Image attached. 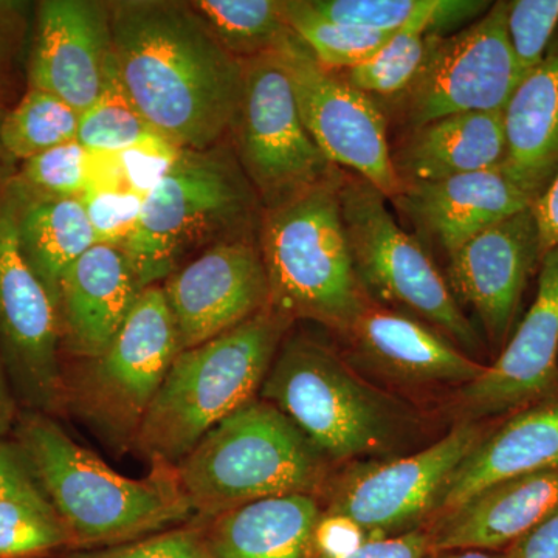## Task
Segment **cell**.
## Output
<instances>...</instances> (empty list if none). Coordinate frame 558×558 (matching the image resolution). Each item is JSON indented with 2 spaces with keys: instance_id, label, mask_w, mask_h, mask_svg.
I'll return each instance as SVG.
<instances>
[{
  "instance_id": "6da1fadb",
  "label": "cell",
  "mask_w": 558,
  "mask_h": 558,
  "mask_svg": "<svg viewBox=\"0 0 558 558\" xmlns=\"http://www.w3.org/2000/svg\"><path fill=\"white\" fill-rule=\"evenodd\" d=\"M113 62L143 119L182 149L218 146L242 92V61L223 49L190 3H109Z\"/></svg>"
},
{
  "instance_id": "7a4b0ae2",
  "label": "cell",
  "mask_w": 558,
  "mask_h": 558,
  "mask_svg": "<svg viewBox=\"0 0 558 558\" xmlns=\"http://www.w3.org/2000/svg\"><path fill=\"white\" fill-rule=\"evenodd\" d=\"M11 439L64 521L72 553L124 545L182 526L193 517L175 465L150 462L146 478H128L39 411L21 410Z\"/></svg>"
},
{
  "instance_id": "3957f363",
  "label": "cell",
  "mask_w": 558,
  "mask_h": 558,
  "mask_svg": "<svg viewBox=\"0 0 558 558\" xmlns=\"http://www.w3.org/2000/svg\"><path fill=\"white\" fill-rule=\"evenodd\" d=\"M259 391L330 461L391 458L421 428L409 403L363 379L348 357L307 333L282 341Z\"/></svg>"
},
{
  "instance_id": "277c9868",
  "label": "cell",
  "mask_w": 558,
  "mask_h": 558,
  "mask_svg": "<svg viewBox=\"0 0 558 558\" xmlns=\"http://www.w3.org/2000/svg\"><path fill=\"white\" fill-rule=\"evenodd\" d=\"M292 319L269 306L240 326L183 349L150 402L132 449L178 465L205 435L263 387Z\"/></svg>"
},
{
  "instance_id": "5b68a950",
  "label": "cell",
  "mask_w": 558,
  "mask_h": 558,
  "mask_svg": "<svg viewBox=\"0 0 558 558\" xmlns=\"http://www.w3.org/2000/svg\"><path fill=\"white\" fill-rule=\"evenodd\" d=\"M347 171L264 208L258 247L270 306L289 319H311L343 333L371 299L355 271L340 190Z\"/></svg>"
},
{
  "instance_id": "8992f818",
  "label": "cell",
  "mask_w": 558,
  "mask_h": 558,
  "mask_svg": "<svg viewBox=\"0 0 558 558\" xmlns=\"http://www.w3.org/2000/svg\"><path fill=\"white\" fill-rule=\"evenodd\" d=\"M326 459L277 407L255 400L209 429L179 462L180 486L197 523L260 499L315 495Z\"/></svg>"
},
{
  "instance_id": "52a82bcc",
  "label": "cell",
  "mask_w": 558,
  "mask_h": 558,
  "mask_svg": "<svg viewBox=\"0 0 558 558\" xmlns=\"http://www.w3.org/2000/svg\"><path fill=\"white\" fill-rule=\"evenodd\" d=\"M259 208L234 150L183 149L170 174L143 199L137 230L123 252L140 286L150 288L193 259V253L247 238Z\"/></svg>"
},
{
  "instance_id": "ba28073f",
  "label": "cell",
  "mask_w": 558,
  "mask_h": 558,
  "mask_svg": "<svg viewBox=\"0 0 558 558\" xmlns=\"http://www.w3.org/2000/svg\"><path fill=\"white\" fill-rule=\"evenodd\" d=\"M178 326L159 284L142 290L119 333L98 357L62 374L64 410L83 418L109 449L134 446L143 417L178 357Z\"/></svg>"
},
{
  "instance_id": "9c48e42d",
  "label": "cell",
  "mask_w": 558,
  "mask_h": 558,
  "mask_svg": "<svg viewBox=\"0 0 558 558\" xmlns=\"http://www.w3.org/2000/svg\"><path fill=\"white\" fill-rule=\"evenodd\" d=\"M341 211L355 271L366 295L424 319L468 354L478 352V330L459 307L449 282L414 234L389 211L387 197L347 171Z\"/></svg>"
},
{
  "instance_id": "30bf717a",
  "label": "cell",
  "mask_w": 558,
  "mask_h": 558,
  "mask_svg": "<svg viewBox=\"0 0 558 558\" xmlns=\"http://www.w3.org/2000/svg\"><path fill=\"white\" fill-rule=\"evenodd\" d=\"M242 92L231 124L234 154L271 208L339 172L312 140L301 119L292 81L277 51L242 61Z\"/></svg>"
},
{
  "instance_id": "8fae6325",
  "label": "cell",
  "mask_w": 558,
  "mask_h": 558,
  "mask_svg": "<svg viewBox=\"0 0 558 558\" xmlns=\"http://www.w3.org/2000/svg\"><path fill=\"white\" fill-rule=\"evenodd\" d=\"M508 7L492 3L469 27L439 36L413 83L380 106L387 120L409 131L454 113L505 110L524 78L509 43Z\"/></svg>"
},
{
  "instance_id": "7c38bea8",
  "label": "cell",
  "mask_w": 558,
  "mask_h": 558,
  "mask_svg": "<svg viewBox=\"0 0 558 558\" xmlns=\"http://www.w3.org/2000/svg\"><path fill=\"white\" fill-rule=\"evenodd\" d=\"M16 215L7 178L0 182V360L20 409L57 417L64 411L60 322L22 253Z\"/></svg>"
},
{
  "instance_id": "4fadbf2b",
  "label": "cell",
  "mask_w": 558,
  "mask_h": 558,
  "mask_svg": "<svg viewBox=\"0 0 558 558\" xmlns=\"http://www.w3.org/2000/svg\"><path fill=\"white\" fill-rule=\"evenodd\" d=\"M486 435L480 422L461 421L416 453L355 462L330 484L325 510L354 520L371 538L414 531L436 515L451 473Z\"/></svg>"
},
{
  "instance_id": "5bb4252c",
  "label": "cell",
  "mask_w": 558,
  "mask_h": 558,
  "mask_svg": "<svg viewBox=\"0 0 558 558\" xmlns=\"http://www.w3.org/2000/svg\"><path fill=\"white\" fill-rule=\"evenodd\" d=\"M288 70L307 132L326 159L371 183L387 199L400 189L388 120L374 98L348 83L339 72L319 65L292 32L277 50Z\"/></svg>"
},
{
  "instance_id": "9a60e30c",
  "label": "cell",
  "mask_w": 558,
  "mask_h": 558,
  "mask_svg": "<svg viewBox=\"0 0 558 558\" xmlns=\"http://www.w3.org/2000/svg\"><path fill=\"white\" fill-rule=\"evenodd\" d=\"M165 296L180 347H199L270 306L258 244L248 238L219 242L165 279Z\"/></svg>"
},
{
  "instance_id": "2e32d148",
  "label": "cell",
  "mask_w": 558,
  "mask_h": 558,
  "mask_svg": "<svg viewBox=\"0 0 558 558\" xmlns=\"http://www.w3.org/2000/svg\"><path fill=\"white\" fill-rule=\"evenodd\" d=\"M534 304L519 329L475 380L459 389L464 421L517 413L558 387V245L543 256Z\"/></svg>"
},
{
  "instance_id": "e0dca14e",
  "label": "cell",
  "mask_w": 558,
  "mask_h": 558,
  "mask_svg": "<svg viewBox=\"0 0 558 558\" xmlns=\"http://www.w3.org/2000/svg\"><path fill=\"white\" fill-rule=\"evenodd\" d=\"M109 3L43 0L36 7L28 89L49 92L83 113L100 98L112 76Z\"/></svg>"
},
{
  "instance_id": "ac0fdd59",
  "label": "cell",
  "mask_w": 558,
  "mask_h": 558,
  "mask_svg": "<svg viewBox=\"0 0 558 558\" xmlns=\"http://www.w3.org/2000/svg\"><path fill=\"white\" fill-rule=\"evenodd\" d=\"M447 259L454 296L472 304L492 347L505 348L529 278L543 259L534 209L481 231Z\"/></svg>"
},
{
  "instance_id": "d6986e66",
  "label": "cell",
  "mask_w": 558,
  "mask_h": 558,
  "mask_svg": "<svg viewBox=\"0 0 558 558\" xmlns=\"http://www.w3.org/2000/svg\"><path fill=\"white\" fill-rule=\"evenodd\" d=\"M341 337L357 362L410 387L462 388L486 368L424 319L373 300Z\"/></svg>"
},
{
  "instance_id": "ffe728a7",
  "label": "cell",
  "mask_w": 558,
  "mask_h": 558,
  "mask_svg": "<svg viewBox=\"0 0 558 558\" xmlns=\"http://www.w3.org/2000/svg\"><path fill=\"white\" fill-rule=\"evenodd\" d=\"M389 201L418 241L435 244L446 256L535 202L502 165L438 182L405 183Z\"/></svg>"
},
{
  "instance_id": "44dd1931",
  "label": "cell",
  "mask_w": 558,
  "mask_h": 558,
  "mask_svg": "<svg viewBox=\"0 0 558 558\" xmlns=\"http://www.w3.org/2000/svg\"><path fill=\"white\" fill-rule=\"evenodd\" d=\"M142 290L123 250L95 244L61 279V349L80 360L98 357L116 339Z\"/></svg>"
},
{
  "instance_id": "7402d4cb",
  "label": "cell",
  "mask_w": 558,
  "mask_h": 558,
  "mask_svg": "<svg viewBox=\"0 0 558 558\" xmlns=\"http://www.w3.org/2000/svg\"><path fill=\"white\" fill-rule=\"evenodd\" d=\"M558 509V468L502 481L440 513L429 553L508 549Z\"/></svg>"
},
{
  "instance_id": "603a6c76",
  "label": "cell",
  "mask_w": 558,
  "mask_h": 558,
  "mask_svg": "<svg viewBox=\"0 0 558 558\" xmlns=\"http://www.w3.org/2000/svg\"><path fill=\"white\" fill-rule=\"evenodd\" d=\"M558 468V402L517 411L487 433L444 487L436 515L502 481Z\"/></svg>"
},
{
  "instance_id": "cb8c5ba5",
  "label": "cell",
  "mask_w": 558,
  "mask_h": 558,
  "mask_svg": "<svg viewBox=\"0 0 558 558\" xmlns=\"http://www.w3.org/2000/svg\"><path fill=\"white\" fill-rule=\"evenodd\" d=\"M502 110L442 117L403 131L391 150L400 185L490 170L505 160Z\"/></svg>"
},
{
  "instance_id": "d4e9b609",
  "label": "cell",
  "mask_w": 558,
  "mask_h": 558,
  "mask_svg": "<svg viewBox=\"0 0 558 558\" xmlns=\"http://www.w3.org/2000/svg\"><path fill=\"white\" fill-rule=\"evenodd\" d=\"M502 124V168L537 201L558 172V36L513 90Z\"/></svg>"
},
{
  "instance_id": "484cf974",
  "label": "cell",
  "mask_w": 558,
  "mask_h": 558,
  "mask_svg": "<svg viewBox=\"0 0 558 558\" xmlns=\"http://www.w3.org/2000/svg\"><path fill=\"white\" fill-rule=\"evenodd\" d=\"M319 513L315 495L260 499L208 521L205 534L215 558H314Z\"/></svg>"
},
{
  "instance_id": "4316f807",
  "label": "cell",
  "mask_w": 558,
  "mask_h": 558,
  "mask_svg": "<svg viewBox=\"0 0 558 558\" xmlns=\"http://www.w3.org/2000/svg\"><path fill=\"white\" fill-rule=\"evenodd\" d=\"M17 197V236L25 259L49 292L58 312L61 279L95 242L80 197L28 193L11 175Z\"/></svg>"
},
{
  "instance_id": "83f0119b",
  "label": "cell",
  "mask_w": 558,
  "mask_h": 558,
  "mask_svg": "<svg viewBox=\"0 0 558 558\" xmlns=\"http://www.w3.org/2000/svg\"><path fill=\"white\" fill-rule=\"evenodd\" d=\"M329 20L379 33H396L407 25H425L440 33L481 17L488 2L470 0H311Z\"/></svg>"
},
{
  "instance_id": "f1b7e54d",
  "label": "cell",
  "mask_w": 558,
  "mask_h": 558,
  "mask_svg": "<svg viewBox=\"0 0 558 558\" xmlns=\"http://www.w3.org/2000/svg\"><path fill=\"white\" fill-rule=\"evenodd\" d=\"M72 550L64 521L35 478L0 495V558H47Z\"/></svg>"
},
{
  "instance_id": "f546056e",
  "label": "cell",
  "mask_w": 558,
  "mask_h": 558,
  "mask_svg": "<svg viewBox=\"0 0 558 558\" xmlns=\"http://www.w3.org/2000/svg\"><path fill=\"white\" fill-rule=\"evenodd\" d=\"M191 9L240 61L277 51L292 31L275 0H199Z\"/></svg>"
},
{
  "instance_id": "4dcf8cb0",
  "label": "cell",
  "mask_w": 558,
  "mask_h": 558,
  "mask_svg": "<svg viewBox=\"0 0 558 558\" xmlns=\"http://www.w3.org/2000/svg\"><path fill=\"white\" fill-rule=\"evenodd\" d=\"M80 113L49 92L28 89L16 108L5 112L0 142L7 157L27 161L46 150L76 142Z\"/></svg>"
},
{
  "instance_id": "1f68e13d",
  "label": "cell",
  "mask_w": 558,
  "mask_h": 558,
  "mask_svg": "<svg viewBox=\"0 0 558 558\" xmlns=\"http://www.w3.org/2000/svg\"><path fill=\"white\" fill-rule=\"evenodd\" d=\"M290 31L299 36L319 65L344 72L368 61L395 33H379L352 27L323 16L311 0L281 2Z\"/></svg>"
},
{
  "instance_id": "d6a6232c",
  "label": "cell",
  "mask_w": 558,
  "mask_h": 558,
  "mask_svg": "<svg viewBox=\"0 0 558 558\" xmlns=\"http://www.w3.org/2000/svg\"><path fill=\"white\" fill-rule=\"evenodd\" d=\"M439 36L444 35L425 25H407L368 61L339 73L351 86L374 100H391L416 78Z\"/></svg>"
},
{
  "instance_id": "836d02e7",
  "label": "cell",
  "mask_w": 558,
  "mask_h": 558,
  "mask_svg": "<svg viewBox=\"0 0 558 558\" xmlns=\"http://www.w3.org/2000/svg\"><path fill=\"white\" fill-rule=\"evenodd\" d=\"M150 131L113 69L100 98L81 113L76 142L90 150L121 153Z\"/></svg>"
},
{
  "instance_id": "e575fe53",
  "label": "cell",
  "mask_w": 558,
  "mask_h": 558,
  "mask_svg": "<svg viewBox=\"0 0 558 558\" xmlns=\"http://www.w3.org/2000/svg\"><path fill=\"white\" fill-rule=\"evenodd\" d=\"M87 160L89 149L70 142L24 161L13 178L38 196L81 197L87 191Z\"/></svg>"
},
{
  "instance_id": "d590c367",
  "label": "cell",
  "mask_w": 558,
  "mask_h": 558,
  "mask_svg": "<svg viewBox=\"0 0 558 558\" xmlns=\"http://www.w3.org/2000/svg\"><path fill=\"white\" fill-rule=\"evenodd\" d=\"M558 27V0H513L508 7V36L524 76L545 60Z\"/></svg>"
},
{
  "instance_id": "8d00e7d4",
  "label": "cell",
  "mask_w": 558,
  "mask_h": 558,
  "mask_svg": "<svg viewBox=\"0 0 558 558\" xmlns=\"http://www.w3.org/2000/svg\"><path fill=\"white\" fill-rule=\"evenodd\" d=\"M68 558H215L209 550L205 524L178 526L149 537L112 546V548L80 550Z\"/></svg>"
},
{
  "instance_id": "74e56055",
  "label": "cell",
  "mask_w": 558,
  "mask_h": 558,
  "mask_svg": "<svg viewBox=\"0 0 558 558\" xmlns=\"http://www.w3.org/2000/svg\"><path fill=\"white\" fill-rule=\"evenodd\" d=\"M97 244L123 250L137 230L143 197L130 189L97 191L80 197Z\"/></svg>"
},
{
  "instance_id": "f35d334b",
  "label": "cell",
  "mask_w": 558,
  "mask_h": 558,
  "mask_svg": "<svg viewBox=\"0 0 558 558\" xmlns=\"http://www.w3.org/2000/svg\"><path fill=\"white\" fill-rule=\"evenodd\" d=\"M182 150L159 132L150 131L143 135L134 145L120 153L126 189L145 199L170 174Z\"/></svg>"
},
{
  "instance_id": "ab89813d",
  "label": "cell",
  "mask_w": 558,
  "mask_h": 558,
  "mask_svg": "<svg viewBox=\"0 0 558 558\" xmlns=\"http://www.w3.org/2000/svg\"><path fill=\"white\" fill-rule=\"evenodd\" d=\"M371 539L365 529L349 517L322 509L312 532V557L347 558Z\"/></svg>"
},
{
  "instance_id": "60d3db41",
  "label": "cell",
  "mask_w": 558,
  "mask_h": 558,
  "mask_svg": "<svg viewBox=\"0 0 558 558\" xmlns=\"http://www.w3.org/2000/svg\"><path fill=\"white\" fill-rule=\"evenodd\" d=\"M428 553V531L414 529L391 537L371 538L347 558H425Z\"/></svg>"
},
{
  "instance_id": "b9f144b4",
  "label": "cell",
  "mask_w": 558,
  "mask_h": 558,
  "mask_svg": "<svg viewBox=\"0 0 558 558\" xmlns=\"http://www.w3.org/2000/svg\"><path fill=\"white\" fill-rule=\"evenodd\" d=\"M25 3L0 0V86L11 69L25 28Z\"/></svg>"
},
{
  "instance_id": "7bdbcfd3",
  "label": "cell",
  "mask_w": 558,
  "mask_h": 558,
  "mask_svg": "<svg viewBox=\"0 0 558 558\" xmlns=\"http://www.w3.org/2000/svg\"><path fill=\"white\" fill-rule=\"evenodd\" d=\"M505 556L506 558H558V509L506 549Z\"/></svg>"
},
{
  "instance_id": "ee69618b",
  "label": "cell",
  "mask_w": 558,
  "mask_h": 558,
  "mask_svg": "<svg viewBox=\"0 0 558 558\" xmlns=\"http://www.w3.org/2000/svg\"><path fill=\"white\" fill-rule=\"evenodd\" d=\"M123 189H126V180H124V170L123 163H121L120 153L89 149L86 193Z\"/></svg>"
},
{
  "instance_id": "f6af8a7d",
  "label": "cell",
  "mask_w": 558,
  "mask_h": 558,
  "mask_svg": "<svg viewBox=\"0 0 558 558\" xmlns=\"http://www.w3.org/2000/svg\"><path fill=\"white\" fill-rule=\"evenodd\" d=\"M532 209L538 223L542 256H545L558 245V172Z\"/></svg>"
},
{
  "instance_id": "bcb514c9",
  "label": "cell",
  "mask_w": 558,
  "mask_h": 558,
  "mask_svg": "<svg viewBox=\"0 0 558 558\" xmlns=\"http://www.w3.org/2000/svg\"><path fill=\"white\" fill-rule=\"evenodd\" d=\"M32 470L13 439H0V495L32 480Z\"/></svg>"
},
{
  "instance_id": "7dc6e473",
  "label": "cell",
  "mask_w": 558,
  "mask_h": 558,
  "mask_svg": "<svg viewBox=\"0 0 558 558\" xmlns=\"http://www.w3.org/2000/svg\"><path fill=\"white\" fill-rule=\"evenodd\" d=\"M20 411L17 400L11 391L9 377L3 369L2 360H0V439L11 436Z\"/></svg>"
},
{
  "instance_id": "c3c4849f",
  "label": "cell",
  "mask_w": 558,
  "mask_h": 558,
  "mask_svg": "<svg viewBox=\"0 0 558 558\" xmlns=\"http://www.w3.org/2000/svg\"><path fill=\"white\" fill-rule=\"evenodd\" d=\"M425 558H506V556L505 553H490V550L461 549L428 553Z\"/></svg>"
},
{
  "instance_id": "681fc988",
  "label": "cell",
  "mask_w": 558,
  "mask_h": 558,
  "mask_svg": "<svg viewBox=\"0 0 558 558\" xmlns=\"http://www.w3.org/2000/svg\"><path fill=\"white\" fill-rule=\"evenodd\" d=\"M3 116H5V110L0 108V124H2ZM2 157H7L5 150L2 148V142H0V160H2Z\"/></svg>"
}]
</instances>
